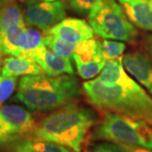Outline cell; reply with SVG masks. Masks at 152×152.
I'll list each match as a JSON object with an SVG mask.
<instances>
[{
  "mask_svg": "<svg viewBox=\"0 0 152 152\" xmlns=\"http://www.w3.org/2000/svg\"><path fill=\"white\" fill-rule=\"evenodd\" d=\"M43 42L45 46L55 53L70 58L75 53L76 44L57 37L48 32L44 33Z\"/></svg>",
  "mask_w": 152,
  "mask_h": 152,
  "instance_id": "ac0fdd59",
  "label": "cell"
},
{
  "mask_svg": "<svg viewBox=\"0 0 152 152\" xmlns=\"http://www.w3.org/2000/svg\"><path fill=\"white\" fill-rule=\"evenodd\" d=\"M4 4V2H3L2 0H0V9H1V7L3 6V4Z\"/></svg>",
  "mask_w": 152,
  "mask_h": 152,
  "instance_id": "4316f807",
  "label": "cell"
},
{
  "mask_svg": "<svg viewBox=\"0 0 152 152\" xmlns=\"http://www.w3.org/2000/svg\"><path fill=\"white\" fill-rule=\"evenodd\" d=\"M126 72L152 96V58L145 51L135 50L123 57Z\"/></svg>",
  "mask_w": 152,
  "mask_h": 152,
  "instance_id": "ba28073f",
  "label": "cell"
},
{
  "mask_svg": "<svg viewBox=\"0 0 152 152\" xmlns=\"http://www.w3.org/2000/svg\"><path fill=\"white\" fill-rule=\"evenodd\" d=\"M44 33L38 29L26 28L19 40L20 56L29 58L33 52L44 45Z\"/></svg>",
  "mask_w": 152,
  "mask_h": 152,
  "instance_id": "e0dca14e",
  "label": "cell"
},
{
  "mask_svg": "<svg viewBox=\"0 0 152 152\" xmlns=\"http://www.w3.org/2000/svg\"><path fill=\"white\" fill-rule=\"evenodd\" d=\"M12 152H71L67 147L54 142L36 138L18 140L12 147Z\"/></svg>",
  "mask_w": 152,
  "mask_h": 152,
  "instance_id": "4fadbf2b",
  "label": "cell"
},
{
  "mask_svg": "<svg viewBox=\"0 0 152 152\" xmlns=\"http://www.w3.org/2000/svg\"><path fill=\"white\" fill-rule=\"evenodd\" d=\"M66 15L64 0L44 1L27 6L23 13L26 25L40 30L43 33L49 31Z\"/></svg>",
  "mask_w": 152,
  "mask_h": 152,
  "instance_id": "52a82bcc",
  "label": "cell"
},
{
  "mask_svg": "<svg viewBox=\"0 0 152 152\" xmlns=\"http://www.w3.org/2000/svg\"><path fill=\"white\" fill-rule=\"evenodd\" d=\"M84 152H92V151H84Z\"/></svg>",
  "mask_w": 152,
  "mask_h": 152,
  "instance_id": "4dcf8cb0",
  "label": "cell"
},
{
  "mask_svg": "<svg viewBox=\"0 0 152 152\" xmlns=\"http://www.w3.org/2000/svg\"><path fill=\"white\" fill-rule=\"evenodd\" d=\"M96 122L97 114L93 109L75 101L53 111L41 120L31 135L80 152L87 133Z\"/></svg>",
  "mask_w": 152,
  "mask_h": 152,
  "instance_id": "7a4b0ae2",
  "label": "cell"
},
{
  "mask_svg": "<svg viewBox=\"0 0 152 152\" xmlns=\"http://www.w3.org/2000/svg\"><path fill=\"white\" fill-rule=\"evenodd\" d=\"M120 145L124 147L128 152H152V150L147 149V148H145V147L139 146V145H125V144H120Z\"/></svg>",
  "mask_w": 152,
  "mask_h": 152,
  "instance_id": "d4e9b609",
  "label": "cell"
},
{
  "mask_svg": "<svg viewBox=\"0 0 152 152\" xmlns=\"http://www.w3.org/2000/svg\"><path fill=\"white\" fill-rule=\"evenodd\" d=\"M80 95V84L74 75L41 74L23 76L15 99L31 111L47 113L75 102Z\"/></svg>",
  "mask_w": 152,
  "mask_h": 152,
  "instance_id": "3957f363",
  "label": "cell"
},
{
  "mask_svg": "<svg viewBox=\"0 0 152 152\" xmlns=\"http://www.w3.org/2000/svg\"><path fill=\"white\" fill-rule=\"evenodd\" d=\"M2 76L34 75L45 74L42 67L37 62L29 58L11 56L3 60L1 66Z\"/></svg>",
  "mask_w": 152,
  "mask_h": 152,
  "instance_id": "7c38bea8",
  "label": "cell"
},
{
  "mask_svg": "<svg viewBox=\"0 0 152 152\" xmlns=\"http://www.w3.org/2000/svg\"><path fill=\"white\" fill-rule=\"evenodd\" d=\"M73 58L75 61H80L82 63L91 61L107 62L101 49V41L93 37L76 44Z\"/></svg>",
  "mask_w": 152,
  "mask_h": 152,
  "instance_id": "5bb4252c",
  "label": "cell"
},
{
  "mask_svg": "<svg viewBox=\"0 0 152 152\" xmlns=\"http://www.w3.org/2000/svg\"><path fill=\"white\" fill-rule=\"evenodd\" d=\"M2 63H3V60L1 59V58H0V68H1V66H2Z\"/></svg>",
  "mask_w": 152,
  "mask_h": 152,
  "instance_id": "83f0119b",
  "label": "cell"
},
{
  "mask_svg": "<svg viewBox=\"0 0 152 152\" xmlns=\"http://www.w3.org/2000/svg\"><path fill=\"white\" fill-rule=\"evenodd\" d=\"M91 149L92 152H128L120 144L110 141L92 144Z\"/></svg>",
  "mask_w": 152,
  "mask_h": 152,
  "instance_id": "603a6c76",
  "label": "cell"
},
{
  "mask_svg": "<svg viewBox=\"0 0 152 152\" xmlns=\"http://www.w3.org/2000/svg\"><path fill=\"white\" fill-rule=\"evenodd\" d=\"M82 89L96 108L140 120L152 126V96L126 73L124 65L116 70L112 86L97 79L85 82Z\"/></svg>",
  "mask_w": 152,
  "mask_h": 152,
  "instance_id": "6da1fadb",
  "label": "cell"
},
{
  "mask_svg": "<svg viewBox=\"0 0 152 152\" xmlns=\"http://www.w3.org/2000/svg\"><path fill=\"white\" fill-rule=\"evenodd\" d=\"M29 58L37 62L48 75L57 76L75 74L70 58L55 53L48 48L45 44L36 49L30 55Z\"/></svg>",
  "mask_w": 152,
  "mask_h": 152,
  "instance_id": "9c48e42d",
  "label": "cell"
},
{
  "mask_svg": "<svg viewBox=\"0 0 152 152\" xmlns=\"http://www.w3.org/2000/svg\"><path fill=\"white\" fill-rule=\"evenodd\" d=\"M141 47L143 51L152 58V33H147L142 37Z\"/></svg>",
  "mask_w": 152,
  "mask_h": 152,
  "instance_id": "cb8c5ba5",
  "label": "cell"
},
{
  "mask_svg": "<svg viewBox=\"0 0 152 152\" xmlns=\"http://www.w3.org/2000/svg\"><path fill=\"white\" fill-rule=\"evenodd\" d=\"M26 28L25 21L19 23L9 29L0 41V58L3 56H20L19 40Z\"/></svg>",
  "mask_w": 152,
  "mask_h": 152,
  "instance_id": "2e32d148",
  "label": "cell"
},
{
  "mask_svg": "<svg viewBox=\"0 0 152 152\" xmlns=\"http://www.w3.org/2000/svg\"><path fill=\"white\" fill-rule=\"evenodd\" d=\"M23 21V13L16 0L4 2L0 9V41L9 29Z\"/></svg>",
  "mask_w": 152,
  "mask_h": 152,
  "instance_id": "9a60e30c",
  "label": "cell"
},
{
  "mask_svg": "<svg viewBox=\"0 0 152 152\" xmlns=\"http://www.w3.org/2000/svg\"><path fill=\"white\" fill-rule=\"evenodd\" d=\"M127 48L126 44L122 41L104 39L101 41V49L102 55L107 61L113 60L122 57Z\"/></svg>",
  "mask_w": 152,
  "mask_h": 152,
  "instance_id": "d6986e66",
  "label": "cell"
},
{
  "mask_svg": "<svg viewBox=\"0 0 152 152\" xmlns=\"http://www.w3.org/2000/svg\"><path fill=\"white\" fill-rule=\"evenodd\" d=\"M79 75L84 80H91L97 75L103 69L107 62L105 61H91L88 63H82L80 61H75Z\"/></svg>",
  "mask_w": 152,
  "mask_h": 152,
  "instance_id": "ffe728a7",
  "label": "cell"
},
{
  "mask_svg": "<svg viewBox=\"0 0 152 152\" xmlns=\"http://www.w3.org/2000/svg\"><path fill=\"white\" fill-rule=\"evenodd\" d=\"M93 32L103 39L134 42L139 37L135 26L116 0H101L88 15Z\"/></svg>",
  "mask_w": 152,
  "mask_h": 152,
  "instance_id": "5b68a950",
  "label": "cell"
},
{
  "mask_svg": "<svg viewBox=\"0 0 152 152\" xmlns=\"http://www.w3.org/2000/svg\"><path fill=\"white\" fill-rule=\"evenodd\" d=\"M91 140L134 145L152 150V126L144 121L106 112L95 126Z\"/></svg>",
  "mask_w": 152,
  "mask_h": 152,
  "instance_id": "277c9868",
  "label": "cell"
},
{
  "mask_svg": "<svg viewBox=\"0 0 152 152\" xmlns=\"http://www.w3.org/2000/svg\"><path fill=\"white\" fill-rule=\"evenodd\" d=\"M18 79L17 77H6L0 78V105L6 102L15 90Z\"/></svg>",
  "mask_w": 152,
  "mask_h": 152,
  "instance_id": "7402d4cb",
  "label": "cell"
},
{
  "mask_svg": "<svg viewBox=\"0 0 152 152\" xmlns=\"http://www.w3.org/2000/svg\"><path fill=\"white\" fill-rule=\"evenodd\" d=\"M44 1H54V0H20V2H21L22 4H24L26 7L40 3V2H44Z\"/></svg>",
  "mask_w": 152,
  "mask_h": 152,
  "instance_id": "484cf974",
  "label": "cell"
},
{
  "mask_svg": "<svg viewBox=\"0 0 152 152\" xmlns=\"http://www.w3.org/2000/svg\"><path fill=\"white\" fill-rule=\"evenodd\" d=\"M129 21L152 33V0H118Z\"/></svg>",
  "mask_w": 152,
  "mask_h": 152,
  "instance_id": "8fae6325",
  "label": "cell"
},
{
  "mask_svg": "<svg viewBox=\"0 0 152 152\" xmlns=\"http://www.w3.org/2000/svg\"><path fill=\"white\" fill-rule=\"evenodd\" d=\"M2 77V74H1V68H0V78Z\"/></svg>",
  "mask_w": 152,
  "mask_h": 152,
  "instance_id": "f1b7e54d",
  "label": "cell"
},
{
  "mask_svg": "<svg viewBox=\"0 0 152 152\" xmlns=\"http://www.w3.org/2000/svg\"><path fill=\"white\" fill-rule=\"evenodd\" d=\"M101 0H64L65 6L72 12L87 16L95 9Z\"/></svg>",
  "mask_w": 152,
  "mask_h": 152,
  "instance_id": "44dd1931",
  "label": "cell"
},
{
  "mask_svg": "<svg viewBox=\"0 0 152 152\" xmlns=\"http://www.w3.org/2000/svg\"><path fill=\"white\" fill-rule=\"evenodd\" d=\"M48 32L75 44L92 38L94 35L89 22L78 18H64Z\"/></svg>",
  "mask_w": 152,
  "mask_h": 152,
  "instance_id": "30bf717a",
  "label": "cell"
},
{
  "mask_svg": "<svg viewBox=\"0 0 152 152\" xmlns=\"http://www.w3.org/2000/svg\"><path fill=\"white\" fill-rule=\"evenodd\" d=\"M36 126L32 115L18 105L0 107V145L31 134Z\"/></svg>",
  "mask_w": 152,
  "mask_h": 152,
  "instance_id": "8992f818",
  "label": "cell"
},
{
  "mask_svg": "<svg viewBox=\"0 0 152 152\" xmlns=\"http://www.w3.org/2000/svg\"><path fill=\"white\" fill-rule=\"evenodd\" d=\"M3 2H7V1H10V0H2Z\"/></svg>",
  "mask_w": 152,
  "mask_h": 152,
  "instance_id": "f546056e",
  "label": "cell"
}]
</instances>
